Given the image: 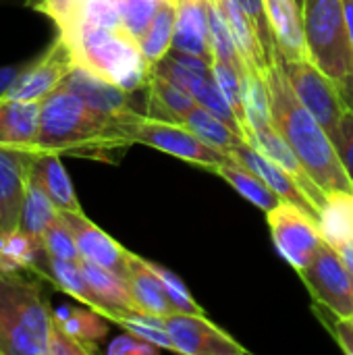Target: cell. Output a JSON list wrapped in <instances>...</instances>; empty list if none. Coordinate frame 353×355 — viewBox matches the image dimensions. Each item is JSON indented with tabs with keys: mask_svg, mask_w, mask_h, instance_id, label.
Instances as JSON below:
<instances>
[{
	"mask_svg": "<svg viewBox=\"0 0 353 355\" xmlns=\"http://www.w3.org/2000/svg\"><path fill=\"white\" fill-rule=\"evenodd\" d=\"M141 116L146 114H104L100 110H94L77 94L60 85L42 100L35 148L54 152L58 156L108 162L114 152H121L133 144L131 129L133 123Z\"/></svg>",
	"mask_w": 353,
	"mask_h": 355,
	"instance_id": "1",
	"label": "cell"
},
{
	"mask_svg": "<svg viewBox=\"0 0 353 355\" xmlns=\"http://www.w3.org/2000/svg\"><path fill=\"white\" fill-rule=\"evenodd\" d=\"M266 83L270 94V116L277 131L300 156L312 179L327 191H353L331 135L318 123V119L300 102L285 71L279 62L266 71Z\"/></svg>",
	"mask_w": 353,
	"mask_h": 355,
	"instance_id": "2",
	"label": "cell"
},
{
	"mask_svg": "<svg viewBox=\"0 0 353 355\" xmlns=\"http://www.w3.org/2000/svg\"><path fill=\"white\" fill-rule=\"evenodd\" d=\"M52 324L42 277L0 268V355H48Z\"/></svg>",
	"mask_w": 353,
	"mask_h": 355,
	"instance_id": "3",
	"label": "cell"
},
{
	"mask_svg": "<svg viewBox=\"0 0 353 355\" xmlns=\"http://www.w3.org/2000/svg\"><path fill=\"white\" fill-rule=\"evenodd\" d=\"M58 35L71 46L77 64L131 94L148 87L152 64L144 56L139 42L125 27L73 23L67 29H60Z\"/></svg>",
	"mask_w": 353,
	"mask_h": 355,
	"instance_id": "4",
	"label": "cell"
},
{
	"mask_svg": "<svg viewBox=\"0 0 353 355\" xmlns=\"http://www.w3.org/2000/svg\"><path fill=\"white\" fill-rule=\"evenodd\" d=\"M302 19L310 60L339 87L353 110V52L343 0H302Z\"/></svg>",
	"mask_w": 353,
	"mask_h": 355,
	"instance_id": "5",
	"label": "cell"
},
{
	"mask_svg": "<svg viewBox=\"0 0 353 355\" xmlns=\"http://www.w3.org/2000/svg\"><path fill=\"white\" fill-rule=\"evenodd\" d=\"M131 137H133V144L150 146L169 156L204 166L214 173L225 160H229L227 152L208 146L193 131H189L183 123H171V121H160V119H152V116H141L133 123Z\"/></svg>",
	"mask_w": 353,
	"mask_h": 355,
	"instance_id": "6",
	"label": "cell"
},
{
	"mask_svg": "<svg viewBox=\"0 0 353 355\" xmlns=\"http://www.w3.org/2000/svg\"><path fill=\"white\" fill-rule=\"evenodd\" d=\"M275 62H279V67L285 71L300 102L318 119L325 131L333 135L341 114L347 110L337 83L327 73H322L310 58L293 60L277 54Z\"/></svg>",
	"mask_w": 353,
	"mask_h": 355,
	"instance_id": "7",
	"label": "cell"
},
{
	"mask_svg": "<svg viewBox=\"0 0 353 355\" xmlns=\"http://www.w3.org/2000/svg\"><path fill=\"white\" fill-rule=\"evenodd\" d=\"M266 220L275 248L298 272L312 262L325 243L318 218L291 202H281L277 208L266 212Z\"/></svg>",
	"mask_w": 353,
	"mask_h": 355,
	"instance_id": "8",
	"label": "cell"
},
{
	"mask_svg": "<svg viewBox=\"0 0 353 355\" xmlns=\"http://www.w3.org/2000/svg\"><path fill=\"white\" fill-rule=\"evenodd\" d=\"M298 275L316 304L327 306L339 316H353L352 275L333 245L325 241L312 262Z\"/></svg>",
	"mask_w": 353,
	"mask_h": 355,
	"instance_id": "9",
	"label": "cell"
},
{
	"mask_svg": "<svg viewBox=\"0 0 353 355\" xmlns=\"http://www.w3.org/2000/svg\"><path fill=\"white\" fill-rule=\"evenodd\" d=\"M75 64L77 62L71 46L64 42L62 35H56L54 42L37 58L25 60V69L21 71V75L10 85L4 98L42 102L56 87L62 85Z\"/></svg>",
	"mask_w": 353,
	"mask_h": 355,
	"instance_id": "10",
	"label": "cell"
},
{
	"mask_svg": "<svg viewBox=\"0 0 353 355\" xmlns=\"http://www.w3.org/2000/svg\"><path fill=\"white\" fill-rule=\"evenodd\" d=\"M166 331L173 349L187 355H246L231 335L212 324L204 314H171L166 316Z\"/></svg>",
	"mask_w": 353,
	"mask_h": 355,
	"instance_id": "11",
	"label": "cell"
},
{
	"mask_svg": "<svg viewBox=\"0 0 353 355\" xmlns=\"http://www.w3.org/2000/svg\"><path fill=\"white\" fill-rule=\"evenodd\" d=\"M35 150L0 144V235L19 229Z\"/></svg>",
	"mask_w": 353,
	"mask_h": 355,
	"instance_id": "12",
	"label": "cell"
},
{
	"mask_svg": "<svg viewBox=\"0 0 353 355\" xmlns=\"http://www.w3.org/2000/svg\"><path fill=\"white\" fill-rule=\"evenodd\" d=\"M60 218L71 229L83 260H89L102 268H108L127 281L131 252H127L119 241H114L108 233H104L98 225H94L83 214V210L60 212Z\"/></svg>",
	"mask_w": 353,
	"mask_h": 355,
	"instance_id": "13",
	"label": "cell"
},
{
	"mask_svg": "<svg viewBox=\"0 0 353 355\" xmlns=\"http://www.w3.org/2000/svg\"><path fill=\"white\" fill-rule=\"evenodd\" d=\"M246 139L256 146L264 156H268L273 162H277L285 173H289L295 183L302 187V191L308 196V200L314 204L316 212L320 214L325 202H327V191L312 179V175L308 173V168L304 166V162L300 160V156L293 152V148L285 141V137L277 131V127L273 123L250 129L246 133Z\"/></svg>",
	"mask_w": 353,
	"mask_h": 355,
	"instance_id": "14",
	"label": "cell"
},
{
	"mask_svg": "<svg viewBox=\"0 0 353 355\" xmlns=\"http://www.w3.org/2000/svg\"><path fill=\"white\" fill-rule=\"evenodd\" d=\"M67 89L77 94L87 106L112 116H133L144 114L131 102V92L123 89L121 85L92 73L89 69L75 64L73 71L62 81Z\"/></svg>",
	"mask_w": 353,
	"mask_h": 355,
	"instance_id": "15",
	"label": "cell"
},
{
	"mask_svg": "<svg viewBox=\"0 0 353 355\" xmlns=\"http://www.w3.org/2000/svg\"><path fill=\"white\" fill-rule=\"evenodd\" d=\"M229 154L233 158H237L239 162H243L250 171H254L283 202H291V204L308 210L310 214H314L318 218V212H316L314 204L308 200V196L302 191V187L295 183V179L289 173H285L277 162H273L268 156H264L248 139H241Z\"/></svg>",
	"mask_w": 353,
	"mask_h": 355,
	"instance_id": "16",
	"label": "cell"
},
{
	"mask_svg": "<svg viewBox=\"0 0 353 355\" xmlns=\"http://www.w3.org/2000/svg\"><path fill=\"white\" fill-rule=\"evenodd\" d=\"M177 23L173 35V50L196 54L212 62L210 17L208 0H177Z\"/></svg>",
	"mask_w": 353,
	"mask_h": 355,
	"instance_id": "17",
	"label": "cell"
},
{
	"mask_svg": "<svg viewBox=\"0 0 353 355\" xmlns=\"http://www.w3.org/2000/svg\"><path fill=\"white\" fill-rule=\"evenodd\" d=\"M79 266L100 304L102 316H106L108 322H114L125 312H139L137 304L129 291V285L123 277H119L117 272L102 268L89 260H83V258L79 260Z\"/></svg>",
	"mask_w": 353,
	"mask_h": 355,
	"instance_id": "18",
	"label": "cell"
},
{
	"mask_svg": "<svg viewBox=\"0 0 353 355\" xmlns=\"http://www.w3.org/2000/svg\"><path fill=\"white\" fill-rule=\"evenodd\" d=\"M29 179L35 181L48 193V198L54 202V206L60 212H79L81 210L75 187H73L69 173L58 154L46 152V150H35L33 160H31Z\"/></svg>",
	"mask_w": 353,
	"mask_h": 355,
	"instance_id": "19",
	"label": "cell"
},
{
	"mask_svg": "<svg viewBox=\"0 0 353 355\" xmlns=\"http://www.w3.org/2000/svg\"><path fill=\"white\" fill-rule=\"evenodd\" d=\"M277 40V54L285 58H310L304 33L302 6L298 0H264Z\"/></svg>",
	"mask_w": 353,
	"mask_h": 355,
	"instance_id": "20",
	"label": "cell"
},
{
	"mask_svg": "<svg viewBox=\"0 0 353 355\" xmlns=\"http://www.w3.org/2000/svg\"><path fill=\"white\" fill-rule=\"evenodd\" d=\"M42 102L0 98V144L15 148H35L40 133Z\"/></svg>",
	"mask_w": 353,
	"mask_h": 355,
	"instance_id": "21",
	"label": "cell"
},
{
	"mask_svg": "<svg viewBox=\"0 0 353 355\" xmlns=\"http://www.w3.org/2000/svg\"><path fill=\"white\" fill-rule=\"evenodd\" d=\"M127 285H129V291H131L139 312L164 316V318L175 314L158 275L150 268L148 260H144L135 254H131V260H129Z\"/></svg>",
	"mask_w": 353,
	"mask_h": 355,
	"instance_id": "22",
	"label": "cell"
},
{
	"mask_svg": "<svg viewBox=\"0 0 353 355\" xmlns=\"http://www.w3.org/2000/svg\"><path fill=\"white\" fill-rule=\"evenodd\" d=\"M148 92V110L146 114L152 119L160 121H171V123H183L185 114L198 106L193 96L179 87L177 83L152 73L150 83L146 87Z\"/></svg>",
	"mask_w": 353,
	"mask_h": 355,
	"instance_id": "23",
	"label": "cell"
},
{
	"mask_svg": "<svg viewBox=\"0 0 353 355\" xmlns=\"http://www.w3.org/2000/svg\"><path fill=\"white\" fill-rule=\"evenodd\" d=\"M37 277H42L44 281L52 283L56 289L69 293L71 297H75L77 302H81L83 306L100 312V304L79 266V262H69V260H58L52 258L48 252L44 254L40 266H37ZM102 314V312H100Z\"/></svg>",
	"mask_w": 353,
	"mask_h": 355,
	"instance_id": "24",
	"label": "cell"
},
{
	"mask_svg": "<svg viewBox=\"0 0 353 355\" xmlns=\"http://www.w3.org/2000/svg\"><path fill=\"white\" fill-rule=\"evenodd\" d=\"M52 320L60 331H64L69 337H73L83 347H87L89 354L98 352V343L108 333V324H106L108 318L87 306L85 308L60 306L52 310Z\"/></svg>",
	"mask_w": 353,
	"mask_h": 355,
	"instance_id": "25",
	"label": "cell"
},
{
	"mask_svg": "<svg viewBox=\"0 0 353 355\" xmlns=\"http://www.w3.org/2000/svg\"><path fill=\"white\" fill-rule=\"evenodd\" d=\"M218 4L227 15L229 27L233 31L235 44H237L246 64L266 75V71L270 69V60H268V56L264 52L262 40H260L254 23L250 21V17L241 10V6L235 0H218Z\"/></svg>",
	"mask_w": 353,
	"mask_h": 355,
	"instance_id": "26",
	"label": "cell"
},
{
	"mask_svg": "<svg viewBox=\"0 0 353 355\" xmlns=\"http://www.w3.org/2000/svg\"><path fill=\"white\" fill-rule=\"evenodd\" d=\"M216 175H221L237 193H241L248 202H252L256 208L264 212H270L283 202L254 171H250L243 162H239L231 154H229V160H225L216 168Z\"/></svg>",
	"mask_w": 353,
	"mask_h": 355,
	"instance_id": "27",
	"label": "cell"
},
{
	"mask_svg": "<svg viewBox=\"0 0 353 355\" xmlns=\"http://www.w3.org/2000/svg\"><path fill=\"white\" fill-rule=\"evenodd\" d=\"M46 250L40 237L15 229L0 235V268L2 270H27L37 275V266Z\"/></svg>",
	"mask_w": 353,
	"mask_h": 355,
	"instance_id": "28",
	"label": "cell"
},
{
	"mask_svg": "<svg viewBox=\"0 0 353 355\" xmlns=\"http://www.w3.org/2000/svg\"><path fill=\"white\" fill-rule=\"evenodd\" d=\"M322 237L329 245L337 248L353 239V191H333L318 214Z\"/></svg>",
	"mask_w": 353,
	"mask_h": 355,
	"instance_id": "29",
	"label": "cell"
},
{
	"mask_svg": "<svg viewBox=\"0 0 353 355\" xmlns=\"http://www.w3.org/2000/svg\"><path fill=\"white\" fill-rule=\"evenodd\" d=\"M183 125L193 131L202 141H206L208 146L216 148V150H223V152H231L241 139H246L239 131H235L231 125H227L223 119H218L216 114H212L210 110H206L204 106H196L191 108L185 119H183Z\"/></svg>",
	"mask_w": 353,
	"mask_h": 355,
	"instance_id": "30",
	"label": "cell"
},
{
	"mask_svg": "<svg viewBox=\"0 0 353 355\" xmlns=\"http://www.w3.org/2000/svg\"><path fill=\"white\" fill-rule=\"evenodd\" d=\"M241 96H243V110H246V133L250 129L262 127L273 123L270 116V94H268V83L266 75L246 67L241 73Z\"/></svg>",
	"mask_w": 353,
	"mask_h": 355,
	"instance_id": "31",
	"label": "cell"
},
{
	"mask_svg": "<svg viewBox=\"0 0 353 355\" xmlns=\"http://www.w3.org/2000/svg\"><path fill=\"white\" fill-rule=\"evenodd\" d=\"M175 23H177V4L160 2L154 21L150 23L144 37L139 40V48L150 64H156L158 60H162L173 48Z\"/></svg>",
	"mask_w": 353,
	"mask_h": 355,
	"instance_id": "32",
	"label": "cell"
},
{
	"mask_svg": "<svg viewBox=\"0 0 353 355\" xmlns=\"http://www.w3.org/2000/svg\"><path fill=\"white\" fill-rule=\"evenodd\" d=\"M208 17H210V44H212V56H214L212 60H221L233 67L235 71L243 73L248 64L235 44L227 15L221 8L218 0H208Z\"/></svg>",
	"mask_w": 353,
	"mask_h": 355,
	"instance_id": "33",
	"label": "cell"
},
{
	"mask_svg": "<svg viewBox=\"0 0 353 355\" xmlns=\"http://www.w3.org/2000/svg\"><path fill=\"white\" fill-rule=\"evenodd\" d=\"M60 210L54 206V202L48 198V193L29 179L27 185V193H25V202L21 208V220H19V229L42 237V233L50 227V223H54L58 218Z\"/></svg>",
	"mask_w": 353,
	"mask_h": 355,
	"instance_id": "34",
	"label": "cell"
},
{
	"mask_svg": "<svg viewBox=\"0 0 353 355\" xmlns=\"http://www.w3.org/2000/svg\"><path fill=\"white\" fill-rule=\"evenodd\" d=\"M119 327H123L125 331L137 335L139 339L160 347V349H173V341L171 335L166 331V318L164 316H156V314H146V312H125L114 320Z\"/></svg>",
	"mask_w": 353,
	"mask_h": 355,
	"instance_id": "35",
	"label": "cell"
},
{
	"mask_svg": "<svg viewBox=\"0 0 353 355\" xmlns=\"http://www.w3.org/2000/svg\"><path fill=\"white\" fill-rule=\"evenodd\" d=\"M210 71H212V79L216 81L218 89L223 92V96L227 98L229 106H231L233 112L237 114V119H239V123H241V127H243V135H246L248 121H246L243 96H241V73L235 71L233 67L221 62V60H212Z\"/></svg>",
	"mask_w": 353,
	"mask_h": 355,
	"instance_id": "36",
	"label": "cell"
},
{
	"mask_svg": "<svg viewBox=\"0 0 353 355\" xmlns=\"http://www.w3.org/2000/svg\"><path fill=\"white\" fill-rule=\"evenodd\" d=\"M42 243H44V250L52 256V258H58V260H69V262H79L81 260V254H79V248H77V241L71 233V229L64 225V220L58 218L54 223H50V227L42 233Z\"/></svg>",
	"mask_w": 353,
	"mask_h": 355,
	"instance_id": "37",
	"label": "cell"
},
{
	"mask_svg": "<svg viewBox=\"0 0 353 355\" xmlns=\"http://www.w3.org/2000/svg\"><path fill=\"white\" fill-rule=\"evenodd\" d=\"M148 264L158 275V279H160V283H162L175 312H179V314H204V310L196 304V300L191 297L185 283L173 270H169V268H164V266H160L156 262H148Z\"/></svg>",
	"mask_w": 353,
	"mask_h": 355,
	"instance_id": "38",
	"label": "cell"
},
{
	"mask_svg": "<svg viewBox=\"0 0 353 355\" xmlns=\"http://www.w3.org/2000/svg\"><path fill=\"white\" fill-rule=\"evenodd\" d=\"M73 23H87V25H98V27H123L119 0H81L77 15L69 25Z\"/></svg>",
	"mask_w": 353,
	"mask_h": 355,
	"instance_id": "39",
	"label": "cell"
},
{
	"mask_svg": "<svg viewBox=\"0 0 353 355\" xmlns=\"http://www.w3.org/2000/svg\"><path fill=\"white\" fill-rule=\"evenodd\" d=\"M160 0H119L123 27L139 42L158 12Z\"/></svg>",
	"mask_w": 353,
	"mask_h": 355,
	"instance_id": "40",
	"label": "cell"
},
{
	"mask_svg": "<svg viewBox=\"0 0 353 355\" xmlns=\"http://www.w3.org/2000/svg\"><path fill=\"white\" fill-rule=\"evenodd\" d=\"M241 10L250 17V21L254 23L260 40H262V46H264V52L270 60V64L275 62V56H277V40H275V33H273V27H270V19H268V12H266V2L264 0H235Z\"/></svg>",
	"mask_w": 353,
	"mask_h": 355,
	"instance_id": "41",
	"label": "cell"
},
{
	"mask_svg": "<svg viewBox=\"0 0 353 355\" xmlns=\"http://www.w3.org/2000/svg\"><path fill=\"white\" fill-rule=\"evenodd\" d=\"M314 312L325 322V327H329V331L333 333L341 349L347 355H353V316H339L327 306L316 304V302H314Z\"/></svg>",
	"mask_w": 353,
	"mask_h": 355,
	"instance_id": "42",
	"label": "cell"
},
{
	"mask_svg": "<svg viewBox=\"0 0 353 355\" xmlns=\"http://www.w3.org/2000/svg\"><path fill=\"white\" fill-rule=\"evenodd\" d=\"M333 146L339 154V160L347 173V177L352 179L353 183V110H345L339 119L337 129L331 135Z\"/></svg>",
	"mask_w": 353,
	"mask_h": 355,
	"instance_id": "43",
	"label": "cell"
},
{
	"mask_svg": "<svg viewBox=\"0 0 353 355\" xmlns=\"http://www.w3.org/2000/svg\"><path fill=\"white\" fill-rule=\"evenodd\" d=\"M81 0H27V6L46 15L58 29H64L77 15Z\"/></svg>",
	"mask_w": 353,
	"mask_h": 355,
	"instance_id": "44",
	"label": "cell"
},
{
	"mask_svg": "<svg viewBox=\"0 0 353 355\" xmlns=\"http://www.w3.org/2000/svg\"><path fill=\"white\" fill-rule=\"evenodd\" d=\"M160 352V347L139 339L137 335L133 333H125V335H119L117 339L110 341V345L106 347V354L108 355H156Z\"/></svg>",
	"mask_w": 353,
	"mask_h": 355,
	"instance_id": "45",
	"label": "cell"
},
{
	"mask_svg": "<svg viewBox=\"0 0 353 355\" xmlns=\"http://www.w3.org/2000/svg\"><path fill=\"white\" fill-rule=\"evenodd\" d=\"M48 355H89V349L83 347L79 341L69 337L64 331H60L56 324H52L50 333V345H48Z\"/></svg>",
	"mask_w": 353,
	"mask_h": 355,
	"instance_id": "46",
	"label": "cell"
},
{
	"mask_svg": "<svg viewBox=\"0 0 353 355\" xmlns=\"http://www.w3.org/2000/svg\"><path fill=\"white\" fill-rule=\"evenodd\" d=\"M25 69V60L17 62V64H6L0 67V98L6 96V92L10 89V85L17 81V77L21 75V71Z\"/></svg>",
	"mask_w": 353,
	"mask_h": 355,
	"instance_id": "47",
	"label": "cell"
},
{
	"mask_svg": "<svg viewBox=\"0 0 353 355\" xmlns=\"http://www.w3.org/2000/svg\"><path fill=\"white\" fill-rule=\"evenodd\" d=\"M335 250H337V254L341 256V260H343L345 268L350 270V275L353 277V239L352 241H343V243H339Z\"/></svg>",
	"mask_w": 353,
	"mask_h": 355,
	"instance_id": "48",
	"label": "cell"
},
{
	"mask_svg": "<svg viewBox=\"0 0 353 355\" xmlns=\"http://www.w3.org/2000/svg\"><path fill=\"white\" fill-rule=\"evenodd\" d=\"M345 4V19H347V33H350V44L353 52V0H343Z\"/></svg>",
	"mask_w": 353,
	"mask_h": 355,
	"instance_id": "49",
	"label": "cell"
},
{
	"mask_svg": "<svg viewBox=\"0 0 353 355\" xmlns=\"http://www.w3.org/2000/svg\"><path fill=\"white\" fill-rule=\"evenodd\" d=\"M160 2H177V0H160Z\"/></svg>",
	"mask_w": 353,
	"mask_h": 355,
	"instance_id": "50",
	"label": "cell"
},
{
	"mask_svg": "<svg viewBox=\"0 0 353 355\" xmlns=\"http://www.w3.org/2000/svg\"><path fill=\"white\" fill-rule=\"evenodd\" d=\"M298 4H300V6H302V0H298Z\"/></svg>",
	"mask_w": 353,
	"mask_h": 355,
	"instance_id": "51",
	"label": "cell"
},
{
	"mask_svg": "<svg viewBox=\"0 0 353 355\" xmlns=\"http://www.w3.org/2000/svg\"><path fill=\"white\" fill-rule=\"evenodd\" d=\"M352 287H353V277H352Z\"/></svg>",
	"mask_w": 353,
	"mask_h": 355,
	"instance_id": "52",
	"label": "cell"
}]
</instances>
